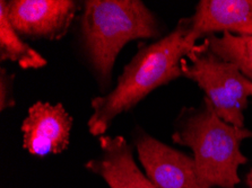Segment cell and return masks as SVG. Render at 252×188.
<instances>
[{
  "mask_svg": "<svg viewBox=\"0 0 252 188\" xmlns=\"http://www.w3.org/2000/svg\"><path fill=\"white\" fill-rule=\"evenodd\" d=\"M247 185L249 188H252V169L247 175Z\"/></svg>",
  "mask_w": 252,
  "mask_h": 188,
  "instance_id": "4fadbf2b",
  "label": "cell"
},
{
  "mask_svg": "<svg viewBox=\"0 0 252 188\" xmlns=\"http://www.w3.org/2000/svg\"><path fill=\"white\" fill-rule=\"evenodd\" d=\"M248 137L252 131L224 122L205 98L202 109H190L172 140L192 150L199 188H236L239 167L248 161L240 144Z\"/></svg>",
  "mask_w": 252,
  "mask_h": 188,
  "instance_id": "7a4b0ae2",
  "label": "cell"
},
{
  "mask_svg": "<svg viewBox=\"0 0 252 188\" xmlns=\"http://www.w3.org/2000/svg\"><path fill=\"white\" fill-rule=\"evenodd\" d=\"M11 80H13V77L7 74L5 69L1 68V72H0V110L1 112L15 105L10 91Z\"/></svg>",
  "mask_w": 252,
  "mask_h": 188,
  "instance_id": "7c38bea8",
  "label": "cell"
},
{
  "mask_svg": "<svg viewBox=\"0 0 252 188\" xmlns=\"http://www.w3.org/2000/svg\"><path fill=\"white\" fill-rule=\"evenodd\" d=\"M188 41H197L215 32L252 36V0H201L189 17Z\"/></svg>",
  "mask_w": 252,
  "mask_h": 188,
  "instance_id": "ba28073f",
  "label": "cell"
},
{
  "mask_svg": "<svg viewBox=\"0 0 252 188\" xmlns=\"http://www.w3.org/2000/svg\"><path fill=\"white\" fill-rule=\"evenodd\" d=\"M205 42L214 54L234 64L252 81V36L224 33L220 37L206 36Z\"/></svg>",
  "mask_w": 252,
  "mask_h": 188,
  "instance_id": "8fae6325",
  "label": "cell"
},
{
  "mask_svg": "<svg viewBox=\"0 0 252 188\" xmlns=\"http://www.w3.org/2000/svg\"><path fill=\"white\" fill-rule=\"evenodd\" d=\"M6 7L20 35L49 41L66 35L77 11V3L70 0H13Z\"/></svg>",
  "mask_w": 252,
  "mask_h": 188,
  "instance_id": "5b68a950",
  "label": "cell"
},
{
  "mask_svg": "<svg viewBox=\"0 0 252 188\" xmlns=\"http://www.w3.org/2000/svg\"><path fill=\"white\" fill-rule=\"evenodd\" d=\"M182 74L199 86L224 122L244 128V109L252 97V81L239 68L209 50L205 40L182 60Z\"/></svg>",
  "mask_w": 252,
  "mask_h": 188,
  "instance_id": "277c9868",
  "label": "cell"
},
{
  "mask_svg": "<svg viewBox=\"0 0 252 188\" xmlns=\"http://www.w3.org/2000/svg\"><path fill=\"white\" fill-rule=\"evenodd\" d=\"M0 59L13 61L22 69H41L47 66V60L39 52L23 41L11 25L7 14L6 1H0Z\"/></svg>",
  "mask_w": 252,
  "mask_h": 188,
  "instance_id": "30bf717a",
  "label": "cell"
},
{
  "mask_svg": "<svg viewBox=\"0 0 252 188\" xmlns=\"http://www.w3.org/2000/svg\"><path fill=\"white\" fill-rule=\"evenodd\" d=\"M82 38L97 78L109 83L119 52L129 42L158 36V24L139 0H89L81 17Z\"/></svg>",
  "mask_w": 252,
  "mask_h": 188,
  "instance_id": "3957f363",
  "label": "cell"
},
{
  "mask_svg": "<svg viewBox=\"0 0 252 188\" xmlns=\"http://www.w3.org/2000/svg\"><path fill=\"white\" fill-rule=\"evenodd\" d=\"M189 18L181 19L170 34L138 52L124 68L113 90L92 101L87 126L94 136H102L114 118L128 112L156 88L183 76L182 60L196 47L188 41Z\"/></svg>",
  "mask_w": 252,
  "mask_h": 188,
  "instance_id": "6da1fadb",
  "label": "cell"
},
{
  "mask_svg": "<svg viewBox=\"0 0 252 188\" xmlns=\"http://www.w3.org/2000/svg\"><path fill=\"white\" fill-rule=\"evenodd\" d=\"M135 145L145 175L158 188H199L192 157L145 133Z\"/></svg>",
  "mask_w": 252,
  "mask_h": 188,
  "instance_id": "8992f818",
  "label": "cell"
},
{
  "mask_svg": "<svg viewBox=\"0 0 252 188\" xmlns=\"http://www.w3.org/2000/svg\"><path fill=\"white\" fill-rule=\"evenodd\" d=\"M98 141L100 156L90 160L85 167L100 176L110 188H158L137 166L125 137L102 135Z\"/></svg>",
  "mask_w": 252,
  "mask_h": 188,
  "instance_id": "9c48e42d",
  "label": "cell"
},
{
  "mask_svg": "<svg viewBox=\"0 0 252 188\" xmlns=\"http://www.w3.org/2000/svg\"><path fill=\"white\" fill-rule=\"evenodd\" d=\"M71 128L72 117L63 104L36 102L23 121V148L41 158L58 155L69 145Z\"/></svg>",
  "mask_w": 252,
  "mask_h": 188,
  "instance_id": "52a82bcc",
  "label": "cell"
}]
</instances>
